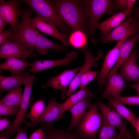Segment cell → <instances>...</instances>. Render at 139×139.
Returning a JSON list of instances; mask_svg holds the SVG:
<instances>
[{
  "label": "cell",
  "mask_w": 139,
  "mask_h": 139,
  "mask_svg": "<svg viewBox=\"0 0 139 139\" xmlns=\"http://www.w3.org/2000/svg\"><path fill=\"white\" fill-rule=\"evenodd\" d=\"M60 20L72 31L80 30L85 32L87 13L82 0H52Z\"/></svg>",
  "instance_id": "1"
},
{
  "label": "cell",
  "mask_w": 139,
  "mask_h": 139,
  "mask_svg": "<svg viewBox=\"0 0 139 139\" xmlns=\"http://www.w3.org/2000/svg\"><path fill=\"white\" fill-rule=\"evenodd\" d=\"M86 10L87 19L85 33L93 45H96L98 40L95 37L97 25L105 13H113L118 9L113 0H82Z\"/></svg>",
  "instance_id": "2"
},
{
  "label": "cell",
  "mask_w": 139,
  "mask_h": 139,
  "mask_svg": "<svg viewBox=\"0 0 139 139\" xmlns=\"http://www.w3.org/2000/svg\"><path fill=\"white\" fill-rule=\"evenodd\" d=\"M37 16L50 22L58 28L65 36L69 35L71 30L59 18L52 0H23Z\"/></svg>",
  "instance_id": "3"
},
{
  "label": "cell",
  "mask_w": 139,
  "mask_h": 139,
  "mask_svg": "<svg viewBox=\"0 0 139 139\" xmlns=\"http://www.w3.org/2000/svg\"><path fill=\"white\" fill-rule=\"evenodd\" d=\"M32 11L29 7L21 10V20L17 31L8 40L16 41L27 49L34 48L35 40L39 32L32 25Z\"/></svg>",
  "instance_id": "4"
},
{
  "label": "cell",
  "mask_w": 139,
  "mask_h": 139,
  "mask_svg": "<svg viewBox=\"0 0 139 139\" xmlns=\"http://www.w3.org/2000/svg\"><path fill=\"white\" fill-rule=\"evenodd\" d=\"M96 103L90 105L85 116L76 127V133L86 139H97L96 135L103 121Z\"/></svg>",
  "instance_id": "5"
},
{
  "label": "cell",
  "mask_w": 139,
  "mask_h": 139,
  "mask_svg": "<svg viewBox=\"0 0 139 139\" xmlns=\"http://www.w3.org/2000/svg\"><path fill=\"white\" fill-rule=\"evenodd\" d=\"M139 21L129 16L125 21L111 30L107 35L101 37L103 44L109 42L121 41L127 37H131L138 33Z\"/></svg>",
  "instance_id": "6"
},
{
  "label": "cell",
  "mask_w": 139,
  "mask_h": 139,
  "mask_svg": "<svg viewBox=\"0 0 139 139\" xmlns=\"http://www.w3.org/2000/svg\"><path fill=\"white\" fill-rule=\"evenodd\" d=\"M35 76H30L23 84L24 89L19 111L11 125L7 129L6 133L11 137L15 134L18 128L27 117V110L29 103L32 86Z\"/></svg>",
  "instance_id": "7"
},
{
  "label": "cell",
  "mask_w": 139,
  "mask_h": 139,
  "mask_svg": "<svg viewBox=\"0 0 139 139\" xmlns=\"http://www.w3.org/2000/svg\"><path fill=\"white\" fill-rule=\"evenodd\" d=\"M83 66V65L74 68L65 70L58 75L50 78L42 87L46 88L49 87L60 91L61 97L64 100L68 97V87L73 79Z\"/></svg>",
  "instance_id": "8"
},
{
  "label": "cell",
  "mask_w": 139,
  "mask_h": 139,
  "mask_svg": "<svg viewBox=\"0 0 139 139\" xmlns=\"http://www.w3.org/2000/svg\"><path fill=\"white\" fill-rule=\"evenodd\" d=\"M129 37L117 41L116 45L106 55L98 75L95 78L99 88L102 91L105 87L109 74L118 60L120 47L123 43Z\"/></svg>",
  "instance_id": "9"
},
{
  "label": "cell",
  "mask_w": 139,
  "mask_h": 139,
  "mask_svg": "<svg viewBox=\"0 0 139 139\" xmlns=\"http://www.w3.org/2000/svg\"><path fill=\"white\" fill-rule=\"evenodd\" d=\"M82 51L84 54L83 66L77 74L68 87V97L73 94L79 86L80 79L82 75L86 71L91 70L92 68L98 67L97 62L103 55L102 53L100 51L97 53V56H94L87 45L82 48Z\"/></svg>",
  "instance_id": "10"
},
{
  "label": "cell",
  "mask_w": 139,
  "mask_h": 139,
  "mask_svg": "<svg viewBox=\"0 0 139 139\" xmlns=\"http://www.w3.org/2000/svg\"><path fill=\"white\" fill-rule=\"evenodd\" d=\"M20 2L18 0L0 1V15L10 24L14 34L17 31L18 18L21 14Z\"/></svg>",
  "instance_id": "11"
},
{
  "label": "cell",
  "mask_w": 139,
  "mask_h": 139,
  "mask_svg": "<svg viewBox=\"0 0 139 139\" xmlns=\"http://www.w3.org/2000/svg\"><path fill=\"white\" fill-rule=\"evenodd\" d=\"M36 55L33 48H25L16 41H7L0 47L1 59L14 57L26 60L28 58H33Z\"/></svg>",
  "instance_id": "12"
},
{
  "label": "cell",
  "mask_w": 139,
  "mask_h": 139,
  "mask_svg": "<svg viewBox=\"0 0 139 139\" xmlns=\"http://www.w3.org/2000/svg\"><path fill=\"white\" fill-rule=\"evenodd\" d=\"M77 52L72 50L66 53L62 59L55 60H43L35 59L32 63L30 72L35 74L39 71L56 66L71 65L73 61L77 57Z\"/></svg>",
  "instance_id": "13"
},
{
  "label": "cell",
  "mask_w": 139,
  "mask_h": 139,
  "mask_svg": "<svg viewBox=\"0 0 139 139\" xmlns=\"http://www.w3.org/2000/svg\"><path fill=\"white\" fill-rule=\"evenodd\" d=\"M60 103L57 102L56 97H52L49 101L44 112L37 120L27 122L26 125L31 127L36 126L39 123H51L64 116Z\"/></svg>",
  "instance_id": "14"
},
{
  "label": "cell",
  "mask_w": 139,
  "mask_h": 139,
  "mask_svg": "<svg viewBox=\"0 0 139 139\" xmlns=\"http://www.w3.org/2000/svg\"><path fill=\"white\" fill-rule=\"evenodd\" d=\"M138 52L134 49L119 68V73L126 81L139 83V66L137 63Z\"/></svg>",
  "instance_id": "15"
},
{
  "label": "cell",
  "mask_w": 139,
  "mask_h": 139,
  "mask_svg": "<svg viewBox=\"0 0 139 139\" xmlns=\"http://www.w3.org/2000/svg\"><path fill=\"white\" fill-rule=\"evenodd\" d=\"M31 21L33 27L37 30L57 39L65 46H70L66 36L50 22L37 16L32 18Z\"/></svg>",
  "instance_id": "16"
},
{
  "label": "cell",
  "mask_w": 139,
  "mask_h": 139,
  "mask_svg": "<svg viewBox=\"0 0 139 139\" xmlns=\"http://www.w3.org/2000/svg\"><path fill=\"white\" fill-rule=\"evenodd\" d=\"M126 85L124 79L117 72L109 75L101 97H119Z\"/></svg>",
  "instance_id": "17"
},
{
  "label": "cell",
  "mask_w": 139,
  "mask_h": 139,
  "mask_svg": "<svg viewBox=\"0 0 139 139\" xmlns=\"http://www.w3.org/2000/svg\"><path fill=\"white\" fill-rule=\"evenodd\" d=\"M97 94L96 92L89 97L85 98L72 107L69 110L71 115L70 123L67 128L69 132L74 129L85 115L87 109L92 100Z\"/></svg>",
  "instance_id": "18"
},
{
  "label": "cell",
  "mask_w": 139,
  "mask_h": 139,
  "mask_svg": "<svg viewBox=\"0 0 139 139\" xmlns=\"http://www.w3.org/2000/svg\"><path fill=\"white\" fill-rule=\"evenodd\" d=\"M96 103L101 112L103 118L120 131L125 122L124 118L113 108L107 106L100 100H99Z\"/></svg>",
  "instance_id": "19"
},
{
  "label": "cell",
  "mask_w": 139,
  "mask_h": 139,
  "mask_svg": "<svg viewBox=\"0 0 139 139\" xmlns=\"http://www.w3.org/2000/svg\"><path fill=\"white\" fill-rule=\"evenodd\" d=\"M131 12L127 11L114 14L104 21L99 23L97 27L101 32V37L107 35L111 30L125 21L126 17L129 16Z\"/></svg>",
  "instance_id": "20"
},
{
  "label": "cell",
  "mask_w": 139,
  "mask_h": 139,
  "mask_svg": "<svg viewBox=\"0 0 139 139\" xmlns=\"http://www.w3.org/2000/svg\"><path fill=\"white\" fill-rule=\"evenodd\" d=\"M34 48L37 53L42 55L46 54L49 49L61 53L67 51L66 46L57 43L50 40L39 32L35 40Z\"/></svg>",
  "instance_id": "21"
},
{
  "label": "cell",
  "mask_w": 139,
  "mask_h": 139,
  "mask_svg": "<svg viewBox=\"0 0 139 139\" xmlns=\"http://www.w3.org/2000/svg\"><path fill=\"white\" fill-rule=\"evenodd\" d=\"M139 40V33H138L128 38L123 43L120 47L118 60L109 75L118 71L121 66L128 58L134 46Z\"/></svg>",
  "instance_id": "22"
},
{
  "label": "cell",
  "mask_w": 139,
  "mask_h": 139,
  "mask_svg": "<svg viewBox=\"0 0 139 139\" xmlns=\"http://www.w3.org/2000/svg\"><path fill=\"white\" fill-rule=\"evenodd\" d=\"M29 72L23 71L18 75L10 76H0V92L10 90L24 84L30 76Z\"/></svg>",
  "instance_id": "23"
},
{
  "label": "cell",
  "mask_w": 139,
  "mask_h": 139,
  "mask_svg": "<svg viewBox=\"0 0 139 139\" xmlns=\"http://www.w3.org/2000/svg\"><path fill=\"white\" fill-rule=\"evenodd\" d=\"M45 133V139H86L78 134L55 127L51 123H40Z\"/></svg>",
  "instance_id": "24"
},
{
  "label": "cell",
  "mask_w": 139,
  "mask_h": 139,
  "mask_svg": "<svg viewBox=\"0 0 139 139\" xmlns=\"http://www.w3.org/2000/svg\"><path fill=\"white\" fill-rule=\"evenodd\" d=\"M31 64L25 60L10 57L6 59L5 61L0 64V69L1 71H10L12 76L20 74L25 68L31 67Z\"/></svg>",
  "instance_id": "25"
},
{
  "label": "cell",
  "mask_w": 139,
  "mask_h": 139,
  "mask_svg": "<svg viewBox=\"0 0 139 139\" xmlns=\"http://www.w3.org/2000/svg\"><path fill=\"white\" fill-rule=\"evenodd\" d=\"M93 94L89 88L86 87L80 89L78 91L68 97L65 102L60 103L63 113L68 110L72 107L84 99L90 97Z\"/></svg>",
  "instance_id": "26"
},
{
  "label": "cell",
  "mask_w": 139,
  "mask_h": 139,
  "mask_svg": "<svg viewBox=\"0 0 139 139\" xmlns=\"http://www.w3.org/2000/svg\"><path fill=\"white\" fill-rule=\"evenodd\" d=\"M108 100L113 108L123 118L125 119L134 127L136 118L135 114L123 104L114 100L111 96H106L103 98Z\"/></svg>",
  "instance_id": "27"
},
{
  "label": "cell",
  "mask_w": 139,
  "mask_h": 139,
  "mask_svg": "<svg viewBox=\"0 0 139 139\" xmlns=\"http://www.w3.org/2000/svg\"><path fill=\"white\" fill-rule=\"evenodd\" d=\"M23 95L21 85L11 90L0 99V104L9 106H20Z\"/></svg>",
  "instance_id": "28"
},
{
  "label": "cell",
  "mask_w": 139,
  "mask_h": 139,
  "mask_svg": "<svg viewBox=\"0 0 139 139\" xmlns=\"http://www.w3.org/2000/svg\"><path fill=\"white\" fill-rule=\"evenodd\" d=\"M88 36L85 32L80 30L72 31L68 39L70 46L76 49L82 48L86 45L88 42Z\"/></svg>",
  "instance_id": "29"
},
{
  "label": "cell",
  "mask_w": 139,
  "mask_h": 139,
  "mask_svg": "<svg viewBox=\"0 0 139 139\" xmlns=\"http://www.w3.org/2000/svg\"><path fill=\"white\" fill-rule=\"evenodd\" d=\"M117 129L103 118L101 130L97 139H115L119 134Z\"/></svg>",
  "instance_id": "30"
},
{
  "label": "cell",
  "mask_w": 139,
  "mask_h": 139,
  "mask_svg": "<svg viewBox=\"0 0 139 139\" xmlns=\"http://www.w3.org/2000/svg\"><path fill=\"white\" fill-rule=\"evenodd\" d=\"M45 109V101L42 99L37 100L32 106L30 111L27 117L31 121L36 120L42 115Z\"/></svg>",
  "instance_id": "31"
},
{
  "label": "cell",
  "mask_w": 139,
  "mask_h": 139,
  "mask_svg": "<svg viewBox=\"0 0 139 139\" xmlns=\"http://www.w3.org/2000/svg\"><path fill=\"white\" fill-rule=\"evenodd\" d=\"M99 72V70L94 71L90 70L84 73L80 79L79 86L82 89L86 86L94 79L96 78Z\"/></svg>",
  "instance_id": "32"
},
{
  "label": "cell",
  "mask_w": 139,
  "mask_h": 139,
  "mask_svg": "<svg viewBox=\"0 0 139 139\" xmlns=\"http://www.w3.org/2000/svg\"><path fill=\"white\" fill-rule=\"evenodd\" d=\"M117 102L122 104L129 105L139 106V95L117 97H111Z\"/></svg>",
  "instance_id": "33"
},
{
  "label": "cell",
  "mask_w": 139,
  "mask_h": 139,
  "mask_svg": "<svg viewBox=\"0 0 139 139\" xmlns=\"http://www.w3.org/2000/svg\"><path fill=\"white\" fill-rule=\"evenodd\" d=\"M19 109V106H9L0 104V114L3 116H16Z\"/></svg>",
  "instance_id": "34"
},
{
  "label": "cell",
  "mask_w": 139,
  "mask_h": 139,
  "mask_svg": "<svg viewBox=\"0 0 139 139\" xmlns=\"http://www.w3.org/2000/svg\"><path fill=\"white\" fill-rule=\"evenodd\" d=\"M14 34L12 29L10 28L7 30L0 31V45L5 43L6 41L9 40Z\"/></svg>",
  "instance_id": "35"
},
{
  "label": "cell",
  "mask_w": 139,
  "mask_h": 139,
  "mask_svg": "<svg viewBox=\"0 0 139 139\" xmlns=\"http://www.w3.org/2000/svg\"><path fill=\"white\" fill-rule=\"evenodd\" d=\"M114 5L117 9L121 10L122 12L128 11L127 0H113Z\"/></svg>",
  "instance_id": "36"
},
{
  "label": "cell",
  "mask_w": 139,
  "mask_h": 139,
  "mask_svg": "<svg viewBox=\"0 0 139 139\" xmlns=\"http://www.w3.org/2000/svg\"><path fill=\"white\" fill-rule=\"evenodd\" d=\"M45 133L42 128L38 129L32 133L28 139H45Z\"/></svg>",
  "instance_id": "37"
},
{
  "label": "cell",
  "mask_w": 139,
  "mask_h": 139,
  "mask_svg": "<svg viewBox=\"0 0 139 139\" xmlns=\"http://www.w3.org/2000/svg\"><path fill=\"white\" fill-rule=\"evenodd\" d=\"M16 132V135L14 139H28L27 134V129L25 128L19 126Z\"/></svg>",
  "instance_id": "38"
},
{
  "label": "cell",
  "mask_w": 139,
  "mask_h": 139,
  "mask_svg": "<svg viewBox=\"0 0 139 139\" xmlns=\"http://www.w3.org/2000/svg\"><path fill=\"white\" fill-rule=\"evenodd\" d=\"M11 122L8 118H0V131H2L8 128L10 126Z\"/></svg>",
  "instance_id": "39"
},
{
  "label": "cell",
  "mask_w": 139,
  "mask_h": 139,
  "mask_svg": "<svg viewBox=\"0 0 139 139\" xmlns=\"http://www.w3.org/2000/svg\"><path fill=\"white\" fill-rule=\"evenodd\" d=\"M127 123V121H126L122 128L115 139H126V134L127 131L126 127Z\"/></svg>",
  "instance_id": "40"
},
{
  "label": "cell",
  "mask_w": 139,
  "mask_h": 139,
  "mask_svg": "<svg viewBox=\"0 0 139 139\" xmlns=\"http://www.w3.org/2000/svg\"><path fill=\"white\" fill-rule=\"evenodd\" d=\"M8 23L0 15V31H4Z\"/></svg>",
  "instance_id": "41"
},
{
  "label": "cell",
  "mask_w": 139,
  "mask_h": 139,
  "mask_svg": "<svg viewBox=\"0 0 139 139\" xmlns=\"http://www.w3.org/2000/svg\"><path fill=\"white\" fill-rule=\"evenodd\" d=\"M136 1L135 0H127L128 11L132 12V9Z\"/></svg>",
  "instance_id": "42"
},
{
  "label": "cell",
  "mask_w": 139,
  "mask_h": 139,
  "mask_svg": "<svg viewBox=\"0 0 139 139\" xmlns=\"http://www.w3.org/2000/svg\"><path fill=\"white\" fill-rule=\"evenodd\" d=\"M136 131V134L139 137V117L136 119L134 126V127Z\"/></svg>",
  "instance_id": "43"
},
{
  "label": "cell",
  "mask_w": 139,
  "mask_h": 139,
  "mask_svg": "<svg viewBox=\"0 0 139 139\" xmlns=\"http://www.w3.org/2000/svg\"><path fill=\"white\" fill-rule=\"evenodd\" d=\"M10 138L5 132H1L0 133V139H10Z\"/></svg>",
  "instance_id": "44"
},
{
  "label": "cell",
  "mask_w": 139,
  "mask_h": 139,
  "mask_svg": "<svg viewBox=\"0 0 139 139\" xmlns=\"http://www.w3.org/2000/svg\"><path fill=\"white\" fill-rule=\"evenodd\" d=\"M130 86L136 91L138 95H139V83L132 84L130 85Z\"/></svg>",
  "instance_id": "45"
},
{
  "label": "cell",
  "mask_w": 139,
  "mask_h": 139,
  "mask_svg": "<svg viewBox=\"0 0 139 139\" xmlns=\"http://www.w3.org/2000/svg\"><path fill=\"white\" fill-rule=\"evenodd\" d=\"M133 18L136 20H138L139 18V6L136 10Z\"/></svg>",
  "instance_id": "46"
},
{
  "label": "cell",
  "mask_w": 139,
  "mask_h": 139,
  "mask_svg": "<svg viewBox=\"0 0 139 139\" xmlns=\"http://www.w3.org/2000/svg\"><path fill=\"white\" fill-rule=\"evenodd\" d=\"M126 139H134V136L132 133L127 131L126 134Z\"/></svg>",
  "instance_id": "47"
},
{
  "label": "cell",
  "mask_w": 139,
  "mask_h": 139,
  "mask_svg": "<svg viewBox=\"0 0 139 139\" xmlns=\"http://www.w3.org/2000/svg\"><path fill=\"white\" fill-rule=\"evenodd\" d=\"M134 139H139V137L136 134H135V137H134Z\"/></svg>",
  "instance_id": "48"
}]
</instances>
